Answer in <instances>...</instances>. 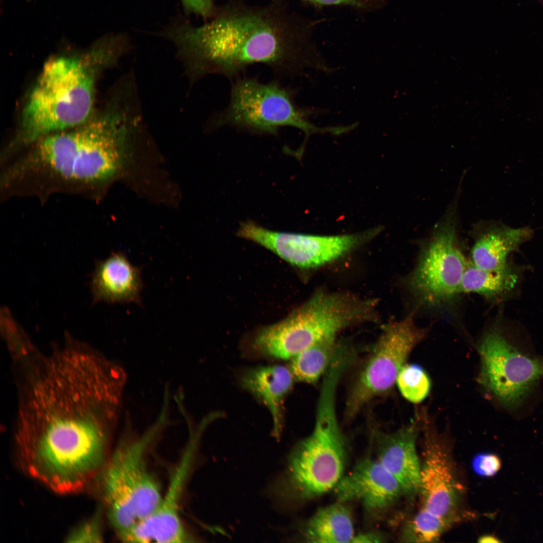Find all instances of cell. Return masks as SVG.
I'll use <instances>...</instances> for the list:
<instances>
[{"instance_id":"obj_25","label":"cell","mask_w":543,"mask_h":543,"mask_svg":"<svg viewBox=\"0 0 543 543\" xmlns=\"http://www.w3.org/2000/svg\"><path fill=\"white\" fill-rule=\"evenodd\" d=\"M472 465L473 470L478 475L490 477L499 471L502 463L497 455L486 452L476 455L472 461Z\"/></svg>"},{"instance_id":"obj_5","label":"cell","mask_w":543,"mask_h":543,"mask_svg":"<svg viewBox=\"0 0 543 543\" xmlns=\"http://www.w3.org/2000/svg\"><path fill=\"white\" fill-rule=\"evenodd\" d=\"M343 374L336 366L325 372L313 430L294 448L275 487L282 501L321 496L333 489L344 475L347 450L335 410L337 386Z\"/></svg>"},{"instance_id":"obj_1","label":"cell","mask_w":543,"mask_h":543,"mask_svg":"<svg viewBox=\"0 0 543 543\" xmlns=\"http://www.w3.org/2000/svg\"><path fill=\"white\" fill-rule=\"evenodd\" d=\"M314 26L284 0L261 6L234 1L201 26L175 24L170 38L195 79L211 74L236 78L254 64L285 77L310 68L329 73L331 68L313 40Z\"/></svg>"},{"instance_id":"obj_23","label":"cell","mask_w":543,"mask_h":543,"mask_svg":"<svg viewBox=\"0 0 543 543\" xmlns=\"http://www.w3.org/2000/svg\"><path fill=\"white\" fill-rule=\"evenodd\" d=\"M400 392L409 401L418 403L428 394L430 379L424 370L416 364H405L400 371L396 382Z\"/></svg>"},{"instance_id":"obj_28","label":"cell","mask_w":543,"mask_h":543,"mask_svg":"<svg viewBox=\"0 0 543 543\" xmlns=\"http://www.w3.org/2000/svg\"><path fill=\"white\" fill-rule=\"evenodd\" d=\"M384 539V538L382 535L378 532L371 531L355 535L351 542H381L383 541Z\"/></svg>"},{"instance_id":"obj_29","label":"cell","mask_w":543,"mask_h":543,"mask_svg":"<svg viewBox=\"0 0 543 543\" xmlns=\"http://www.w3.org/2000/svg\"><path fill=\"white\" fill-rule=\"evenodd\" d=\"M479 542L488 543V542H501L497 537L494 535L486 534L480 536L478 538Z\"/></svg>"},{"instance_id":"obj_18","label":"cell","mask_w":543,"mask_h":543,"mask_svg":"<svg viewBox=\"0 0 543 543\" xmlns=\"http://www.w3.org/2000/svg\"><path fill=\"white\" fill-rule=\"evenodd\" d=\"M293 379L290 370L281 365L254 368L246 371L241 378L242 386L269 410L277 433L282 426L283 401L293 386Z\"/></svg>"},{"instance_id":"obj_9","label":"cell","mask_w":543,"mask_h":543,"mask_svg":"<svg viewBox=\"0 0 543 543\" xmlns=\"http://www.w3.org/2000/svg\"><path fill=\"white\" fill-rule=\"evenodd\" d=\"M382 230L379 226L357 233L316 235L272 231L248 220L240 223L237 235L264 247L291 265L311 268L367 243Z\"/></svg>"},{"instance_id":"obj_6","label":"cell","mask_w":543,"mask_h":543,"mask_svg":"<svg viewBox=\"0 0 543 543\" xmlns=\"http://www.w3.org/2000/svg\"><path fill=\"white\" fill-rule=\"evenodd\" d=\"M165 418L160 415L141 435L124 438L99 473L102 498L119 538L153 513L161 501L163 495L149 470L147 453Z\"/></svg>"},{"instance_id":"obj_24","label":"cell","mask_w":543,"mask_h":543,"mask_svg":"<svg viewBox=\"0 0 543 543\" xmlns=\"http://www.w3.org/2000/svg\"><path fill=\"white\" fill-rule=\"evenodd\" d=\"M317 6H344L362 12H372L382 9L388 0H303Z\"/></svg>"},{"instance_id":"obj_7","label":"cell","mask_w":543,"mask_h":543,"mask_svg":"<svg viewBox=\"0 0 543 543\" xmlns=\"http://www.w3.org/2000/svg\"><path fill=\"white\" fill-rule=\"evenodd\" d=\"M295 92L277 80L261 82L253 77H238L231 85L229 100L216 115V128L231 127L259 135H277L284 127L299 129L306 140L315 134L340 135L345 125L319 127L310 118L317 109L301 108L294 100Z\"/></svg>"},{"instance_id":"obj_21","label":"cell","mask_w":543,"mask_h":543,"mask_svg":"<svg viewBox=\"0 0 543 543\" xmlns=\"http://www.w3.org/2000/svg\"><path fill=\"white\" fill-rule=\"evenodd\" d=\"M518 279L510 267L500 272L479 268L472 262L468 263L462 280L460 293H472L487 298L502 296L511 291Z\"/></svg>"},{"instance_id":"obj_3","label":"cell","mask_w":543,"mask_h":543,"mask_svg":"<svg viewBox=\"0 0 543 543\" xmlns=\"http://www.w3.org/2000/svg\"><path fill=\"white\" fill-rule=\"evenodd\" d=\"M136 132L131 117L112 108L76 129L40 139L4 177L10 183L30 175L87 186L103 183L120 168Z\"/></svg>"},{"instance_id":"obj_27","label":"cell","mask_w":543,"mask_h":543,"mask_svg":"<svg viewBox=\"0 0 543 543\" xmlns=\"http://www.w3.org/2000/svg\"><path fill=\"white\" fill-rule=\"evenodd\" d=\"M180 1L187 12L195 14L205 20L212 18L217 9L214 0Z\"/></svg>"},{"instance_id":"obj_15","label":"cell","mask_w":543,"mask_h":543,"mask_svg":"<svg viewBox=\"0 0 543 543\" xmlns=\"http://www.w3.org/2000/svg\"><path fill=\"white\" fill-rule=\"evenodd\" d=\"M417 420L394 432L378 434L377 460L399 483L402 493L409 497L419 492L421 463L416 440L421 423Z\"/></svg>"},{"instance_id":"obj_17","label":"cell","mask_w":543,"mask_h":543,"mask_svg":"<svg viewBox=\"0 0 543 543\" xmlns=\"http://www.w3.org/2000/svg\"><path fill=\"white\" fill-rule=\"evenodd\" d=\"M529 227L513 228L505 225H493L475 241L471 250L472 263L488 271L500 272L510 267L509 254L532 237Z\"/></svg>"},{"instance_id":"obj_14","label":"cell","mask_w":543,"mask_h":543,"mask_svg":"<svg viewBox=\"0 0 543 543\" xmlns=\"http://www.w3.org/2000/svg\"><path fill=\"white\" fill-rule=\"evenodd\" d=\"M338 501H358L368 510H384L403 494L396 479L377 459L358 461L333 489Z\"/></svg>"},{"instance_id":"obj_19","label":"cell","mask_w":543,"mask_h":543,"mask_svg":"<svg viewBox=\"0 0 543 543\" xmlns=\"http://www.w3.org/2000/svg\"><path fill=\"white\" fill-rule=\"evenodd\" d=\"M303 535L311 542H351L355 534L349 508L338 501L319 508L306 523Z\"/></svg>"},{"instance_id":"obj_2","label":"cell","mask_w":543,"mask_h":543,"mask_svg":"<svg viewBox=\"0 0 543 543\" xmlns=\"http://www.w3.org/2000/svg\"><path fill=\"white\" fill-rule=\"evenodd\" d=\"M114 425L80 398L49 399L17 416L15 440L21 467L56 493L79 491L104 466Z\"/></svg>"},{"instance_id":"obj_4","label":"cell","mask_w":543,"mask_h":543,"mask_svg":"<svg viewBox=\"0 0 543 543\" xmlns=\"http://www.w3.org/2000/svg\"><path fill=\"white\" fill-rule=\"evenodd\" d=\"M113 46L101 39L82 55L54 56L44 64L24 108L15 145L36 142L49 134L85 123L94 101V64L112 62Z\"/></svg>"},{"instance_id":"obj_13","label":"cell","mask_w":543,"mask_h":543,"mask_svg":"<svg viewBox=\"0 0 543 543\" xmlns=\"http://www.w3.org/2000/svg\"><path fill=\"white\" fill-rule=\"evenodd\" d=\"M194 452L189 444L169 482L158 507L149 516L129 531L130 542L178 543L192 539L179 514L180 498L183 492Z\"/></svg>"},{"instance_id":"obj_8","label":"cell","mask_w":543,"mask_h":543,"mask_svg":"<svg viewBox=\"0 0 543 543\" xmlns=\"http://www.w3.org/2000/svg\"><path fill=\"white\" fill-rule=\"evenodd\" d=\"M427 331L417 326L413 313L384 327L350 389L346 418H352L368 401L392 388L409 354Z\"/></svg>"},{"instance_id":"obj_22","label":"cell","mask_w":543,"mask_h":543,"mask_svg":"<svg viewBox=\"0 0 543 543\" xmlns=\"http://www.w3.org/2000/svg\"><path fill=\"white\" fill-rule=\"evenodd\" d=\"M452 519L433 513L422 507L406 523L401 539L407 542H434L440 539Z\"/></svg>"},{"instance_id":"obj_16","label":"cell","mask_w":543,"mask_h":543,"mask_svg":"<svg viewBox=\"0 0 543 543\" xmlns=\"http://www.w3.org/2000/svg\"><path fill=\"white\" fill-rule=\"evenodd\" d=\"M141 270L121 252L98 261L90 281L93 302L141 305L144 286Z\"/></svg>"},{"instance_id":"obj_26","label":"cell","mask_w":543,"mask_h":543,"mask_svg":"<svg viewBox=\"0 0 543 543\" xmlns=\"http://www.w3.org/2000/svg\"><path fill=\"white\" fill-rule=\"evenodd\" d=\"M103 539L100 523L97 518L84 523L69 535L68 542H101Z\"/></svg>"},{"instance_id":"obj_12","label":"cell","mask_w":543,"mask_h":543,"mask_svg":"<svg viewBox=\"0 0 543 543\" xmlns=\"http://www.w3.org/2000/svg\"><path fill=\"white\" fill-rule=\"evenodd\" d=\"M421 419L424 430L423 463L419 492L423 508L440 516L455 520L462 493L446 448L430 427L425 413Z\"/></svg>"},{"instance_id":"obj_20","label":"cell","mask_w":543,"mask_h":543,"mask_svg":"<svg viewBox=\"0 0 543 543\" xmlns=\"http://www.w3.org/2000/svg\"><path fill=\"white\" fill-rule=\"evenodd\" d=\"M335 337L323 339L291 358L289 370L294 379L308 383L316 382L333 359L337 347Z\"/></svg>"},{"instance_id":"obj_10","label":"cell","mask_w":543,"mask_h":543,"mask_svg":"<svg viewBox=\"0 0 543 543\" xmlns=\"http://www.w3.org/2000/svg\"><path fill=\"white\" fill-rule=\"evenodd\" d=\"M482 385L504 406L518 407L543 377V361L511 344L498 331L487 332L479 346Z\"/></svg>"},{"instance_id":"obj_11","label":"cell","mask_w":543,"mask_h":543,"mask_svg":"<svg viewBox=\"0 0 543 543\" xmlns=\"http://www.w3.org/2000/svg\"><path fill=\"white\" fill-rule=\"evenodd\" d=\"M457 246L455 229H439L423 251L409 280L411 290L422 302L437 305L460 293L468 265Z\"/></svg>"}]
</instances>
